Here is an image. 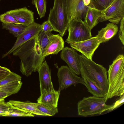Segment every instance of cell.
<instances>
[{"mask_svg":"<svg viewBox=\"0 0 124 124\" xmlns=\"http://www.w3.org/2000/svg\"><path fill=\"white\" fill-rule=\"evenodd\" d=\"M38 35L22 44L12 53L13 56L20 59V71L27 77L33 72L38 71L45 60Z\"/></svg>","mask_w":124,"mask_h":124,"instance_id":"cell-1","label":"cell"},{"mask_svg":"<svg viewBox=\"0 0 124 124\" xmlns=\"http://www.w3.org/2000/svg\"><path fill=\"white\" fill-rule=\"evenodd\" d=\"M81 76L88 78L101 91L106 101H107L109 83L105 68L83 55H79Z\"/></svg>","mask_w":124,"mask_h":124,"instance_id":"cell-2","label":"cell"},{"mask_svg":"<svg viewBox=\"0 0 124 124\" xmlns=\"http://www.w3.org/2000/svg\"><path fill=\"white\" fill-rule=\"evenodd\" d=\"M109 89L107 100L121 96L124 93V57L119 55L109 65L108 71Z\"/></svg>","mask_w":124,"mask_h":124,"instance_id":"cell-3","label":"cell"},{"mask_svg":"<svg viewBox=\"0 0 124 124\" xmlns=\"http://www.w3.org/2000/svg\"><path fill=\"white\" fill-rule=\"evenodd\" d=\"M47 21L54 31L63 36L69 23L66 10L65 0H54L53 8H51Z\"/></svg>","mask_w":124,"mask_h":124,"instance_id":"cell-4","label":"cell"},{"mask_svg":"<svg viewBox=\"0 0 124 124\" xmlns=\"http://www.w3.org/2000/svg\"><path fill=\"white\" fill-rule=\"evenodd\" d=\"M105 97L94 96L84 97L77 104L78 115L85 117L101 115L107 111L111 105H107Z\"/></svg>","mask_w":124,"mask_h":124,"instance_id":"cell-5","label":"cell"},{"mask_svg":"<svg viewBox=\"0 0 124 124\" xmlns=\"http://www.w3.org/2000/svg\"><path fill=\"white\" fill-rule=\"evenodd\" d=\"M68 35L65 42L70 43L83 41L92 37L91 30L80 19L70 20L68 28Z\"/></svg>","mask_w":124,"mask_h":124,"instance_id":"cell-6","label":"cell"},{"mask_svg":"<svg viewBox=\"0 0 124 124\" xmlns=\"http://www.w3.org/2000/svg\"><path fill=\"white\" fill-rule=\"evenodd\" d=\"M124 17V0H114L107 8L101 10L99 22L108 20L115 24Z\"/></svg>","mask_w":124,"mask_h":124,"instance_id":"cell-7","label":"cell"},{"mask_svg":"<svg viewBox=\"0 0 124 124\" xmlns=\"http://www.w3.org/2000/svg\"><path fill=\"white\" fill-rule=\"evenodd\" d=\"M57 75L59 83L58 90L60 92L72 85L76 86L80 84L86 87L82 78L78 76L67 66H62L59 68Z\"/></svg>","mask_w":124,"mask_h":124,"instance_id":"cell-8","label":"cell"},{"mask_svg":"<svg viewBox=\"0 0 124 124\" xmlns=\"http://www.w3.org/2000/svg\"><path fill=\"white\" fill-rule=\"evenodd\" d=\"M42 30L41 25L35 22L27 26L23 32L17 38L12 48L3 54L4 58L9 55L22 44L37 35Z\"/></svg>","mask_w":124,"mask_h":124,"instance_id":"cell-9","label":"cell"},{"mask_svg":"<svg viewBox=\"0 0 124 124\" xmlns=\"http://www.w3.org/2000/svg\"><path fill=\"white\" fill-rule=\"evenodd\" d=\"M71 47L80 52L88 59L92 60L94 53L100 45L96 36L81 42L69 44Z\"/></svg>","mask_w":124,"mask_h":124,"instance_id":"cell-10","label":"cell"},{"mask_svg":"<svg viewBox=\"0 0 124 124\" xmlns=\"http://www.w3.org/2000/svg\"><path fill=\"white\" fill-rule=\"evenodd\" d=\"M60 56L61 58L73 72L77 75L81 74L79 55L75 49L65 47L62 50Z\"/></svg>","mask_w":124,"mask_h":124,"instance_id":"cell-11","label":"cell"},{"mask_svg":"<svg viewBox=\"0 0 124 124\" xmlns=\"http://www.w3.org/2000/svg\"><path fill=\"white\" fill-rule=\"evenodd\" d=\"M66 10L69 22L75 18H84L88 6H85L83 0H65Z\"/></svg>","mask_w":124,"mask_h":124,"instance_id":"cell-12","label":"cell"},{"mask_svg":"<svg viewBox=\"0 0 124 124\" xmlns=\"http://www.w3.org/2000/svg\"><path fill=\"white\" fill-rule=\"evenodd\" d=\"M38 72L39 75L40 94L44 90L54 91L51 80V70L46 61L43 62Z\"/></svg>","mask_w":124,"mask_h":124,"instance_id":"cell-13","label":"cell"},{"mask_svg":"<svg viewBox=\"0 0 124 124\" xmlns=\"http://www.w3.org/2000/svg\"><path fill=\"white\" fill-rule=\"evenodd\" d=\"M7 12L10 14L18 22L25 26H27L34 22V12L25 7Z\"/></svg>","mask_w":124,"mask_h":124,"instance_id":"cell-14","label":"cell"},{"mask_svg":"<svg viewBox=\"0 0 124 124\" xmlns=\"http://www.w3.org/2000/svg\"><path fill=\"white\" fill-rule=\"evenodd\" d=\"M64 42L59 34H53L48 44L44 48L43 56L46 57L50 54H57L64 47Z\"/></svg>","mask_w":124,"mask_h":124,"instance_id":"cell-15","label":"cell"},{"mask_svg":"<svg viewBox=\"0 0 124 124\" xmlns=\"http://www.w3.org/2000/svg\"><path fill=\"white\" fill-rule=\"evenodd\" d=\"M37 100L39 103L54 107H57L60 92L58 91H44Z\"/></svg>","mask_w":124,"mask_h":124,"instance_id":"cell-16","label":"cell"},{"mask_svg":"<svg viewBox=\"0 0 124 124\" xmlns=\"http://www.w3.org/2000/svg\"><path fill=\"white\" fill-rule=\"evenodd\" d=\"M118 28L116 24L112 23L107 24L106 26L98 31L96 36L99 43H104L109 41L117 33Z\"/></svg>","mask_w":124,"mask_h":124,"instance_id":"cell-17","label":"cell"},{"mask_svg":"<svg viewBox=\"0 0 124 124\" xmlns=\"http://www.w3.org/2000/svg\"><path fill=\"white\" fill-rule=\"evenodd\" d=\"M8 102L14 106L35 115L47 116L45 114L38 108V106L39 104L38 102L35 103L29 101L23 102L14 100H10Z\"/></svg>","mask_w":124,"mask_h":124,"instance_id":"cell-18","label":"cell"},{"mask_svg":"<svg viewBox=\"0 0 124 124\" xmlns=\"http://www.w3.org/2000/svg\"><path fill=\"white\" fill-rule=\"evenodd\" d=\"M101 12V10L88 7L83 22L91 30L99 22Z\"/></svg>","mask_w":124,"mask_h":124,"instance_id":"cell-19","label":"cell"},{"mask_svg":"<svg viewBox=\"0 0 124 124\" xmlns=\"http://www.w3.org/2000/svg\"><path fill=\"white\" fill-rule=\"evenodd\" d=\"M2 29L8 30L16 38L23 32L27 26L21 24L2 23Z\"/></svg>","mask_w":124,"mask_h":124,"instance_id":"cell-20","label":"cell"},{"mask_svg":"<svg viewBox=\"0 0 124 124\" xmlns=\"http://www.w3.org/2000/svg\"><path fill=\"white\" fill-rule=\"evenodd\" d=\"M22 82L21 81H16L0 87V91L4 92L8 96L17 93L21 88Z\"/></svg>","mask_w":124,"mask_h":124,"instance_id":"cell-21","label":"cell"},{"mask_svg":"<svg viewBox=\"0 0 124 124\" xmlns=\"http://www.w3.org/2000/svg\"><path fill=\"white\" fill-rule=\"evenodd\" d=\"M7 103L9 107V109L7 116L33 117L35 115L14 106L9 102Z\"/></svg>","mask_w":124,"mask_h":124,"instance_id":"cell-22","label":"cell"},{"mask_svg":"<svg viewBox=\"0 0 124 124\" xmlns=\"http://www.w3.org/2000/svg\"><path fill=\"white\" fill-rule=\"evenodd\" d=\"M86 85L88 91L93 96L100 97H104L101 90L93 82L87 78L81 76Z\"/></svg>","mask_w":124,"mask_h":124,"instance_id":"cell-23","label":"cell"},{"mask_svg":"<svg viewBox=\"0 0 124 124\" xmlns=\"http://www.w3.org/2000/svg\"><path fill=\"white\" fill-rule=\"evenodd\" d=\"M114 0H91L88 6L101 11L107 8Z\"/></svg>","mask_w":124,"mask_h":124,"instance_id":"cell-24","label":"cell"},{"mask_svg":"<svg viewBox=\"0 0 124 124\" xmlns=\"http://www.w3.org/2000/svg\"><path fill=\"white\" fill-rule=\"evenodd\" d=\"M52 35L51 32H45L42 30L38 34L39 44L43 51L49 42Z\"/></svg>","mask_w":124,"mask_h":124,"instance_id":"cell-25","label":"cell"},{"mask_svg":"<svg viewBox=\"0 0 124 124\" xmlns=\"http://www.w3.org/2000/svg\"><path fill=\"white\" fill-rule=\"evenodd\" d=\"M40 18L44 17L46 11V0H33Z\"/></svg>","mask_w":124,"mask_h":124,"instance_id":"cell-26","label":"cell"},{"mask_svg":"<svg viewBox=\"0 0 124 124\" xmlns=\"http://www.w3.org/2000/svg\"><path fill=\"white\" fill-rule=\"evenodd\" d=\"M38 108L47 116H53L58 112L57 107H54L39 103Z\"/></svg>","mask_w":124,"mask_h":124,"instance_id":"cell-27","label":"cell"},{"mask_svg":"<svg viewBox=\"0 0 124 124\" xmlns=\"http://www.w3.org/2000/svg\"><path fill=\"white\" fill-rule=\"evenodd\" d=\"M21 78L20 76L11 72L5 78L0 80V87L16 81H21Z\"/></svg>","mask_w":124,"mask_h":124,"instance_id":"cell-28","label":"cell"},{"mask_svg":"<svg viewBox=\"0 0 124 124\" xmlns=\"http://www.w3.org/2000/svg\"><path fill=\"white\" fill-rule=\"evenodd\" d=\"M0 20L2 23H4L21 24L17 21L10 14L7 12L0 15Z\"/></svg>","mask_w":124,"mask_h":124,"instance_id":"cell-29","label":"cell"},{"mask_svg":"<svg viewBox=\"0 0 124 124\" xmlns=\"http://www.w3.org/2000/svg\"><path fill=\"white\" fill-rule=\"evenodd\" d=\"M9 109L8 104L5 102L4 99L0 102V116H7Z\"/></svg>","mask_w":124,"mask_h":124,"instance_id":"cell-30","label":"cell"},{"mask_svg":"<svg viewBox=\"0 0 124 124\" xmlns=\"http://www.w3.org/2000/svg\"><path fill=\"white\" fill-rule=\"evenodd\" d=\"M119 97V99L111 105L110 107L107 111V112H111L118 108L124 104V94Z\"/></svg>","mask_w":124,"mask_h":124,"instance_id":"cell-31","label":"cell"},{"mask_svg":"<svg viewBox=\"0 0 124 124\" xmlns=\"http://www.w3.org/2000/svg\"><path fill=\"white\" fill-rule=\"evenodd\" d=\"M119 38L122 44L124 45V17L120 21L119 30L118 32Z\"/></svg>","mask_w":124,"mask_h":124,"instance_id":"cell-32","label":"cell"},{"mask_svg":"<svg viewBox=\"0 0 124 124\" xmlns=\"http://www.w3.org/2000/svg\"><path fill=\"white\" fill-rule=\"evenodd\" d=\"M42 31L45 32H47L54 31L52 26L48 21H46L41 25Z\"/></svg>","mask_w":124,"mask_h":124,"instance_id":"cell-33","label":"cell"},{"mask_svg":"<svg viewBox=\"0 0 124 124\" xmlns=\"http://www.w3.org/2000/svg\"><path fill=\"white\" fill-rule=\"evenodd\" d=\"M11 72L8 68L0 66V80L5 78Z\"/></svg>","mask_w":124,"mask_h":124,"instance_id":"cell-34","label":"cell"},{"mask_svg":"<svg viewBox=\"0 0 124 124\" xmlns=\"http://www.w3.org/2000/svg\"><path fill=\"white\" fill-rule=\"evenodd\" d=\"M8 96L7 93L4 92L0 91V99H4Z\"/></svg>","mask_w":124,"mask_h":124,"instance_id":"cell-35","label":"cell"},{"mask_svg":"<svg viewBox=\"0 0 124 124\" xmlns=\"http://www.w3.org/2000/svg\"><path fill=\"white\" fill-rule=\"evenodd\" d=\"M84 5L86 6H88L90 3L91 0H83Z\"/></svg>","mask_w":124,"mask_h":124,"instance_id":"cell-36","label":"cell"},{"mask_svg":"<svg viewBox=\"0 0 124 124\" xmlns=\"http://www.w3.org/2000/svg\"><path fill=\"white\" fill-rule=\"evenodd\" d=\"M4 99H0V102L1 101L4 100Z\"/></svg>","mask_w":124,"mask_h":124,"instance_id":"cell-37","label":"cell"},{"mask_svg":"<svg viewBox=\"0 0 124 124\" xmlns=\"http://www.w3.org/2000/svg\"></svg>","mask_w":124,"mask_h":124,"instance_id":"cell-38","label":"cell"}]
</instances>
